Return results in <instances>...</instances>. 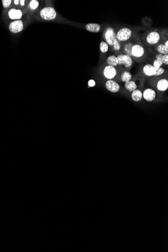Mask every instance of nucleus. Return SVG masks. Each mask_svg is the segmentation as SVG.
Wrapping results in <instances>:
<instances>
[{"mask_svg": "<svg viewBox=\"0 0 168 252\" xmlns=\"http://www.w3.org/2000/svg\"><path fill=\"white\" fill-rule=\"evenodd\" d=\"M156 59H160L166 65L168 64V55L158 54L156 55Z\"/></svg>", "mask_w": 168, "mask_h": 252, "instance_id": "412c9836", "label": "nucleus"}, {"mask_svg": "<svg viewBox=\"0 0 168 252\" xmlns=\"http://www.w3.org/2000/svg\"><path fill=\"white\" fill-rule=\"evenodd\" d=\"M131 98L134 102L140 101L142 98V93L141 90L136 89L132 92Z\"/></svg>", "mask_w": 168, "mask_h": 252, "instance_id": "2eb2a0df", "label": "nucleus"}, {"mask_svg": "<svg viewBox=\"0 0 168 252\" xmlns=\"http://www.w3.org/2000/svg\"><path fill=\"white\" fill-rule=\"evenodd\" d=\"M163 64V62H162L161 60H160V59H154V61L153 66L156 69H157L158 67H161V66H162Z\"/></svg>", "mask_w": 168, "mask_h": 252, "instance_id": "393cba45", "label": "nucleus"}, {"mask_svg": "<svg viewBox=\"0 0 168 252\" xmlns=\"http://www.w3.org/2000/svg\"><path fill=\"white\" fill-rule=\"evenodd\" d=\"M19 2V1H18V0H15V1H14V3H15V4L18 5Z\"/></svg>", "mask_w": 168, "mask_h": 252, "instance_id": "c756f323", "label": "nucleus"}, {"mask_svg": "<svg viewBox=\"0 0 168 252\" xmlns=\"http://www.w3.org/2000/svg\"><path fill=\"white\" fill-rule=\"evenodd\" d=\"M165 72V70L163 69V67H160L157 69H156V74L154 76H158V75H161L164 74Z\"/></svg>", "mask_w": 168, "mask_h": 252, "instance_id": "a878e982", "label": "nucleus"}, {"mask_svg": "<svg viewBox=\"0 0 168 252\" xmlns=\"http://www.w3.org/2000/svg\"><path fill=\"white\" fill-rule=\"evenodd\" d=\"M106 89L112 93H117L120 90V86L115 81L108 79L105 84Z\"/></svg>", "mask_w": 168, "mask_h": 252, "instance_id": "1a4fd4ad", "label": "nucleus"}, {"mask_svg": "<svg viewBox=\"0 0 168 252\" xmlns=\"http://www.w3.org/2000/svg\"><path fill=\"white\" fill-rule=\"evenodd\" d=\"M23 27V22L20 20H17L11 22L9 28L12 33H17L21 32Z\"/></svg>", "mask_w": 168, "mask_h": 252, "instance_id": "0eeeda50", "label": "nucleus"}, {"mask_svg": "<svg viewBox=\"0 0 168 252\" xmlns=\"http://www.w3.org/2000/svg\"><path fill=\"white\" fill-rule=\"evenodd\" d=\"M157 51L159 54L168 55V48L164 44H160L157 47Z\"/></svg>", "mask_w": 168, "mask_h": 252, "instance_id": "aec40b11", "label": "nucleus"}, {"mask_svg": "<svg viewBox=\"0 0 168 252\" xmlns=\"http://www.w3.org/2000/svg\"><path fill=\"white\" fill-rule=\"evenodd\" d=\"M39 3L38 2L36 1V0H32L30 2L29 6L30 7V8L32 10H35L37 8V7H38Z\"/></svg>", "mask_w": 168, "mask_h": 252, "instance_id": "b1692460", "label": "nucleus"}, {"mask_svg": "<svg viewBox=\"0 0 168 252\" xmlns=\"http://www.w3.org/2000/svg\"><path fill=\"white\" fill-rule=\"evenodd\" d=\"M132 34V31L130 28L124 27L119 29L116 35L117 40L120 42H125L130 39Z\"/></svg>", "mask_w": 168, "mask_h": 252, "instance_id": "f03ea898", "label": "nucleus"}, {"mask_svg": "<svg viewBox=\"0 0 168 252\" xmlns=\"http://www.w3.org/2000/svg\"><path fill=\"white\" fill-rule=\"evenodd\" d=\"M107 63L108 66H112L115 67L118 65V59L116 56L114 55H110L108 56L107 59Z\"/></svg>", "mask_w": 168, "mask_h": 252, "instance_id": "a211bd4d", "label": "nucleus"}, {"mask_svg": "<svg viewBox=\"0 0 168 252\" xmlns=\"http://www.w3.org/2000/svg\"><path fill=\"white\" fill-rule=\"evenodd\" d=\"M142 97L147 101H153L156 98V93L154 90L150 88H147L143 91Z\"/></svg>", "mask_w": 168, "mask_h": 252, "instance_id": "9d476101", "label": "nucleus"}, {"mask_svg": "<svg viewBox=\"0 0 168 252\" xmlns=\"http://www.w3.org/2000/svg\"><path fill=\"white\" fill-rule=\"evenodd\" d=\"M143 74L148 77H152L156 74V68L150 64L145 65L143 67Z\"/></svg>", "mask_w": 168, "mask_h": 252, "instance_id": "9b49d317", "label": "nucleus"}, {"mask_svg": "<svg viewBox=\"0 0 168 252\" xmlns=\"http://www.w3.org/2000/svg\"><path fill=\"white\" fill-rule=\"evenodd\" d=\"M40 15L43 19L52 20L57 17V12L53 7H47L41 10Z\"/></svg>", "mask_w": 168, "mask_h": 252, "instance_id": "f257e3e1", "label": "nucleus"}, {"mask_svg": "<svg viewBox=\"0 0 168 252\" xmlns=\"http://www.w3.org/2000/svg\"><path fill=\"white\" fill-rule=\"evenodd\" d=\"M158 90L161 92H164L167 90L168 88V79H160L157 85Z\"/></svg>", "mask_w": 168, "mask_h": 252, "instance_id": "ddd939ff", "label": "nucleus"}, {"mask_svg": "<svg viewBox=\"0 0 168 252\" xmlns=\"http://www.w3.org/2000/svg\"><path fill=\"white\" fill-rule=\"evenodd\" d=\"M113 47V51H119L122 48V44H121V42L117 40L116 42L112 46Z\"/></svg>", "mask_w": 168, "mask_h": 252, "instance_id": "5701e85b", "label": "nucleus"}, {"mask_svg": "<svg viewBox=\"0 0 168 252\" xmlns=\"http://www.w3.org/2000/svg\"><path fill=\"white\" fill-rule=\"evenodd\" d=\"M11 2H12V1L11 0H3L2 1L3 7L4 8H8L10 6Z\"/></svg>", "mask_w": 168, "mask_h": 252, "instance_id": "bb28decb", "label": "nucleus"}, {"mask_svg": "<svg viewBox=\"0 0 168 252\" xmlns=\"http://www.w3.org/2000/svg\"><path fill=\"white\" fill-rule=\"evenodd\" d=\"M8 14L11 19H19L21 18L22 16L21 10H16L15 9H12L9 10Z\"/></svg>", "mask_w": 168, "mask_h": 252, "instance_id": "f8f14e48", "label": "nucleus"}, {"mask_svg": "<svg viewBox=\"0 0 168 252\" xmlns=\"http://www.w3.org/2000/svg\"><path fill=\"white\" fill-rule=\"evenodd\" d=\"M95 85H96V82H95V81H94V79H90V81H89V86L90 87H93L95 86Z\"/></svg>", "mask_w": 168, "mask_h": 252, "instance_id": "cd10ccee", "label": "nucleus"}, {"mask_svg": "<svg viewBox=\"0 0 168 252\" xmlns=\"http://www.w3.org/2000/svg\"><path fill=\"white\" fill-rule=\"evenodd\" d=\"M117 70L115 67L112 66H107L103 70L104 77L108 79H113L117 75Z\"/></svg>", "mask_w": 168, "mask_h": 252, "instance_id": "6e6552de", "label": "nucleus"}, {"mask_svg": "<svg viewBox=\"0 0 168 252\" xmlns=\"http://www.w3.org/2000/svg\"><path fill=\"white\" fill-rule=\"evenodd\" d=\"M161 36L160 33L157 31L150 32L147 34L146 37V43L150 45H155L158 43Z\"/></svg>", "mask_w": 168, "mask_h": 252, "instance_id": "39448f33", "label": "nucleus"}, {"mask_svg": "<svg viewBox=\"0 0 168 252\" xmlns=\"http://www.w3.org/2000/svg\"><path fill=\"white\" fill-rule=\"evenodd\" d=\"M20 4H21V5L24 6V4H25V1H23V0H21V1H20Z\"/></svg>", "mask_w": 168, "mask_h": 252, "instance_id": "c85d7f7f", "label": "nucleus"}, {"mask_svg": "<svg viewBox=\"0 0 168 252\" xmlns=\"http://www.w3.org/2000/svg\"><path fill=\"white\" fill-rule=\"evenodd\" d=\"M86 28L87 31L94 33H98L100 31L101 26L99 24L97 23H89L86 26Z\"/></svg>", "mask_w": 168, "mask_h": 252, "instance_id": "4468645a", "label": "nucleus"}, {"mask_svg": "<svg viewBox=\"0 0 168 252\" xmlns=\"http://www.w3.org/2000/svg\"><path fill=\"white\" fill-rule=\"evenodd\" d=\"M124 87L129 92H132L134 91L137 89V84H135V82L133 81H130L125 83Z\"/></svg>", "mask_w": 168, "mask_h": 252, "instance_id": "f3484780", "label": "nucleus"}, {"mask_svg": "<svg viewBox=\"0 0 168 252\" xmlns=\"http://www.w3.org/2000/svg\"><path fill=\"white\" fill-rule=\"evenodd\" d=\"M132 57L139 59L145 55V50L142 45L138 44H134L131 50Z\"/></svg>", "mask_w": 168, "mask_h": 252, "instance_id": "423d86ee", "label": "nucleus"}, {"mask_svg": "<svg viewBox=\"0 0 168 252\" xmlns=\"http://www.w3.org/2000/svg\"><path fill=\"white\" fill-rule=\"evenodd\" d=\"M100 50L102 53H106L109 50V45L104 41H101L100 44Z\"/></svg>", "mask_w": 168, "mask_h": 252, "instance_id": "4be33fe9", "label": "nucleus"}, {"mask_svg": "<svg viewBox=\"0 0 168 252\" xmlns=\"http://www.w3.org/2000/svg\"><path fill=\"white\" fill-rule=\"evenodd\" d=\"M105 38L106 43L111 47L113 46L117 41L116 35L114 31L111 28H108L105 32Z\"/></svg>", "mask_w": 168, "mask_h": 252, "instance_id": "20e7f679", "label": "nucleus"}, {"mask_svg": "<svg viewBox=\"0 0 168 252\" xmlns=\"http://www.w3.org/2000/svg\"><path fill=\"white\" fill-rule=\"evenodd\" d=\"M132 75L131 74L127 71H124L121 75V79L123 82H127L131 80Z\"/></svg>", "mask_w": 168, "mask_h": 252, "instance_id": "6ab92c4d", "label": "nucleus"}, {"mask_svg": "<svg viewBox=\"0 0 168 252\" xmlns=\"http://www.w3.org/2000/svg\"><path fill=\"white\" fill-rule=\"evenodd\" d=\"M164 45H165L166 47H167L168 48V41L167 40V41H166L165 43V44Z\"/></svg>", "mask_w": 168, "mask_h": 252, "instance_id": "7c9ffc66", "label": "nucleus"}, {"mask_svg": "<svg viewBox=\"0 0 168 252\" xmlns=\"http://www.w3.org/2000/svg\"><path fill=\"white\" fill-rule=\"evenodd\" d=\"M134 44L132 43H127L123 45V50L124 54L127 55L130 57H132V54H131V50H132V47L134 46Z\"/></svg>", "mask_w": 168, "mask_h": 252, "instance_id": "dca6fc26", "label": "nucleus"}, {"mask_svg": "<svg viewBox=\"0 0 168 252\" xmlns=\"http://www.w3.org/2000/svg\"><path fill=\"white\" fill-rule=\"evenodd\" d=\"M118 59V65L119 66H123L124 67H130L132 66V58L128 55L126 54H122L119 55L117 57Z\"/></svg>", "mask_w": 168, "mask_h": 252, "instance_id": "7ed1b4c3", "label": "nucleus"}]
</instances>
